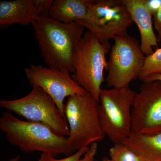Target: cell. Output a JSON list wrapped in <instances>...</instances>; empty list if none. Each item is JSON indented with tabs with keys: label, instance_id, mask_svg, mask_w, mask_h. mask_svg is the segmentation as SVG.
I'll return each instance as SVG.
<instances>
[{
	"label": "cell",
	"instance_id": "obj_4",
	"mask_svg": "<svg viewBox=\"0 0 161 161\" xmlns=\"http://www.w3.org/2000/svg\"><path fill=\"white\" fill-rule=\"evenodd\" d=\"M110 43H103L87 31L75 47L73 58L72 78L89 94L99 101L101 86L106 69V54Z\"/></svg>",
	"mask_w": 161,
	"mask_h": 161
},
{
	"label": "cell",
	"instance_id": "obj_20",
	"mask_svg": "<svg viewBox=\"0 0 161 161\" xmlns=\"http://www.w3.org/2000/svg\"><path fill=\"white\" fill-rule=\"evenodd\" d=\"M153 23L154 28L158 32V42L161 41V6L160 8L153 16Z\"/></svg>",
	"mask_w": 161,
	"mask_h": 161
},
{
	"label": "cell",
	"instance_id": "obj_18",
	"mask_svg": "<svg viewBox=\"0 0 161 161\" xmlns=\"http://www.w3.org/2000/svg\"><path fill=\"white\" fill-rule=\"evenodd\" d=\"M147 10L153 16L161 6V0H143Z\"/></svg>",
	"mask_w": 161,
	"mask_h": 161
},
{
	"label": "cell",
	"instance_id": "obj_7",
	"mask_svg": "<svg viewBox=\"0 0 161 161\" xmlns=\"http://www.w3.org/2000/svg\"><path fill=\"white\" fill-rule=\"evenodd\" d=\"M0 107L27 120L44 124L59 135L67 137L69 135L64 115L53 99L40 87H32L31 91L22 98L1 99Z\"/></svg>",
	"mask_w": 161,
	"mask_h": 161
},
{
	"label": "cell",
	"instance_id": "obj_15",
	"mask_svg": "<svg viewBox=\"0 0 161 161\" xmlns=\"http://www.w3.org/2000/svg\"><path fill=\"white\" fill-rule=\"evenodd\" d=\"M161 74V48L146 56L138 79L143 82L152 75Z\"/></svg>",
	"mask_w": 161,
	"mask_h": 161
},
{
	"label": "cell",
	"instance_id": "obj_1",
	"mask_svg": "<svg viewBox=\"0 0 161 161\" xmlns=\"http://www.w3.org/2000/svg\"><path fill=\"white\" fill-rule=\"evenodd\" d=\"M31 25L44 63L49 67L74 73L73 55L86 28L76 22L62 23L49 16Z\"/></svg>",
	"mask_w": 161,
	"mask_h": 161
},
{
	"label": "cell",
	"instance_id": "obj_8",
	"mask_svg": "<svg viewBox=\"0 0 161 161\" xmlns=\"http://www.w3.org/2000/svg\"><path fill=\"white\" fill-rule=\"evenodd\" d=\"M107 61L106 81L108 86H128L138 78L145 56L137 40L129 35L115 37Z\"/></svg>",
	"mask_w": 161,
	"mask_h": 161
},
{
	"label": "cell",
	"instance_id": "obj_11",
	"mask_svg": "<svg viewBox=\"0 0 161 161\" xmlns=\"http://www.w3.org/2000/svg\"><path fill=\"white\" fill-rule=\"evenodd\" d=\"M53 0H15L0 3V27L14 24L28 25L48 16Z\"/></svg>",
	"mask_w": 161,
	"mask_h": 161
},
{
	"label": "cell",
	"instance_id": "obj_16",
	"mask_svg": "<svg viewBox=\"0 0 161 161\" xmlns=\"http://www.w3.org/2000/svg\"><path fill=\"white\" fill-rule=\"evenodd\" d=\"M109 155L115 161H146L123 143L114 144L109 149Z\"/></svg>",
	"mask_w": 161,
	"mask_h": 161
},
{
	"label": "cell",
	"instance_id": "obj_19",
	"mask_svg": "<svg viewBox=\"0 0 161 161\" xmlns=\"http://www.w3.org/2000/svg\"><path fill=\"white\" fill-rule=\"evenodd\" d=\"M98 150L97 143H94L90 146L88 150L79 161H95V158Z\"/></svg>",
	"mask_w": 161,
	"mask_h": 161
},
{
	"label": "cell",
	"instance_id": "obj_3",
	"mask_svg": "<svg viewBox=\"0 0 161 161\" xmlns=\"http://www.w3.org/2000/svg\"><path fill=\"white\" fill-rule=\"evenodd\" d=\"M98 109L99 101L89 93L69 97L64 114L69 127L68 140L74 152L88 148L104 138Z\"/></svg>",
	"mask_w": 161,
	"mask_h": 161
},
{
	"label": "cell",
	"instance_id": "obj_9",
	"mask_svg": "<svg viewBox=\"0 0 161 161\" xmlns=\"http://www.w3.org/2000/svg\"><path fill=\"white\" fill-rule=\"evenodd\" d=\"M132 133L161 132V81L144 82L136 93L132 109Z\"/></svg>",
	"mask_w": 161,
	"mask_h": 161
},
{
	"label": "cell",
	"instance_id": "obj_13",
	"mask_svg": "<svg viewBox=\"0 0 161 161\" xmlns=\"http://www.w3.org/2000/svg\"><path fill=\"white\" fill-rule=\"evenodd\" d=\"M88 12L87 0H53L49 16L61 23L69 24L85 19Z\"/></svg>",
	"mask_w": 161,
	"mask_h": 161
},
{
	"label": "cell",
	"instance_id": "obj_17",
	"mask_svg": "<svg viewBox=\"0 0 161 161\" xmlns=\"http://www.w3.org/2000/svg\"><path fill=\"white\" fill-rule=\"evenodd\" d=\"M89 147L78 150L71 155L61 159L55 158V156L50 153H42L38 161H79L88 150Z\"/></svg>",
	"mask_w": 161,
	"mask_h": 161
},
{
	"label": "cell",
	"instance_id": "obj_2",
	"mask_svg": "<svg viewBox=\"0 0 161 161\" xmlns=\"http://www.w3.org/2000/svg\"><path fill=\"white\" fill-rule=\"evenodd\" d=\"M0 130L9 144L26 153L38 151L55 156L75 153L66 136L59 135L44 124L19 119L8 111L1 115Z\"/></svg>",
	"mask_w": 161,
	"mask_h": 161
},
{
	"label": "cell",
	"instance_id": "obj_22",
	"mask_svg": "<svg viewBox=\"0 0 161 161\" xmlns=\"http://www.w3.org/2000/svg\"><path fill=\"white\" fill-rule=\"evenodd\" d=\"M20 159V156L19 155L16 156L14 157L13 158L10 159L8 161H19Z\"/></svg>",
	"mask_w": 161,
	"mask_h": 161
},
{
	"label": "cell",
	"instance_id": "obj_14",
	"mask_svg": "<svg viewBox=\"0 0 161 161\" xmlns=\"http://www.w3.org/2000/svg\"><path fill=\"white\" fill-rule=\"evenodd\" d=\"M122 143L146 161H161V132L151 135L132 132Z\"/></svg>",
	"mask_w": 161,
	"mask_h": 161
},
{
	"label": "cell",
	"instance_id": "obj_23",
	"mask_svg": "<svg viewBox=\"0 0 161 161\" xmlns=\"http://www.w3.org/2000/svg\"><path fill=\"white\" fill-rule=\"evenodd\" d=\"M101 161H115L113 160L111 158H104Z\"/></svg>",
	"mask_w": 161,
	"mask_h": 161
},
{
	"label": "cell",
	"instance_id": "obj_10",
	"mask_svg": "<svg viewBox=\"0 0 161 161\" xmlns=\"http://www.w3.org/2000/svg\"><path fill=\"white\" fill-rule=\"evenodd\" d=\"M24 71L32 87H40L45 91L64 115L66 97L87 93L73 79L69 71L31 64L25 68Z\"/></svg>",
	"mask_w": 161,
	"mask_h": 161
},
{
	"label": "cell",
	"instance_id": "obj_5",
	"mask_svg": "<svg viewBox=\"0 0 161 161\" xmlns=\"http://www.w3.org/2000/svg\"><path fill=\"white\" fill-rule=\"evenodd\" d=\"M136 93L130 86L101 91L99 121L105 136L114 144L122 142L132 133V109Z\"/></svg>",
	"mask_w": 161,
	"mask_h": 161
},
{
	"label": "cell",
	"instance_id": "obj_21",
	"mask_svg": "<svg viewBox=\"0 0 161 161\" xmlns=\"http://www.w3.org/2000/svg\"><path fill=\"white\" fill-rule=\"evenodd\" d=\"M156 80L161 81V74L151 75L149 78H147V80H146L145 82L156 81Z\"/></svg>",
	"mask_w": 161,
	"mask_h": 161
},
{
	"label": "cell",
	"instance_id": "obj_6",
	"mask_svg": "<svg viewBox=\"0 0 161 161\" xmlns=\"http://www.w3.org/2000/svg\"><path fill=\"white\" fill-rule=\"evenodd\" d=\"M86 18L77 22L93 34L103 43L115 37L128 35L133 22L122 0H87Z\"/></svg>",
	"mask_w": 161,
	"mask_h": 161
},
{
	"label": "cell",
	"instance_id": "obj_12",
	"mask_svg": "<svg viewBox=\"0 0 161 161\" xmlns=\"http://www.w3.org/2000/svg\"><path fill=\"white\" fill-rule=\"evenodd\" d=\"M132 21L137 25L141 36V47L146 56L153 53V48L158 47V40L153 28L152 16L143 0H122Z\"/></svg>",
	"mask_w": 161,
	"mask_h": 161
}]
</instances>
